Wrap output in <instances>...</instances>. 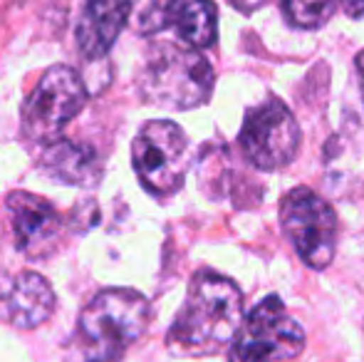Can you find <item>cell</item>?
Here are the masks:
<instances>
[{
	"instance_id": "obj_1",
	"label": "cell",
	"mask_w": 364,
	"mask_h": 362,
	"mask_svg": "<svg viewBox=\"0 0 364 362\" xmlns=\"http://www.w3.org/2000/svg\"><path fill=\"white\" fill-rule=\"evenodd\" d=\"M243 325V295L225 275L198 271L168 343L188 355H213L230 345Z\"/></svg>"
},
{
	"instance_id": "obj_2",
	"label": "cell",
	"mask_w": 364,
	"mask_h": 362,
	"mask_svg": "<svg viewBox=\"0 0 364 362\" xmlns=\"http://www.w3.org/2000/svg\"><path fill=\"white\" fill-rule=\"evenodd\" d=\"M149 325V303L132 288H109L85 305L77 328L80 362H117Z\"/></svg>"
},
{
	"instance_id": "obj_3",
	"label": "cell",
	"mask_w": 364,
	"mask_h": 362,
	"mask_svg": "<svg viewBox=\"0 0 364 362\" xmlns=\"http://www.w3.org/2000/svg\"><path fill=\"white\" fill-rule=\"evenodd\" d=\"M141 92L151 105L168 110H193L213 92V70L196 48L186 43H164L149 53Z\"/></svg>"
},
{
	"instance_id": "obj_4",
	"label": "cell",
	"mask_w": 364,
	"mask_h": 362,
	"mask_svg": "<svg viewBox=\"0 0 364 362\" xmlns=\"http://www.w3.org/2000/svg\"><path fill=\"white\" fill-rule=\"evenodd\" d=\"M280 223L297 256L315 271L332 263L337 248V213L320 193L307 186H295L280 201Z\"/></svg>"
},
{
	"instance_id": "obj_5",
	"label": "cell",
	"mask_w": 364,
	"mask_h": 362,
	"mask_svg": "<svg viewBox=\"0 0 364 362\" xmlns=\"http://www.w3.org/2000/svg\"><path fill=\"white\" fill-rule=\"evenodd\" d=\"M305 348V333L285 310L283 300L270 295L243 320L230 343L228 362H280L292 360Z\"/></svg>"
},
{
	"instance_id": "obj_6",
	"label": "cell",
	"mask_w": 364,
	"mask_h": 362,
	"mask_svg": "<svg viewBox=\"0 0 364 362\" xmlns=\"http://www.w3.org/2000/svg\"><path fill=\"white\" fill-rule=\"evenodd\" d=\"M87 90L80 75L70 68H53L43 75L38 87L23 107V134L28 142L50 147L60 139L70 119L80 115Z\"/></svg>"
},
{
	"instance_id": "obj_7",
	"label": "cell",
	"mask_w": 364,
	"mask_h": 362,
	"mask_svg": "<svg viewBox=\"0 0 364 362\" xmlns=\"http://www.w3.org/2000/svg\"><path fill=\"white\" fill-rule=\"evenodd\" d=\"M132 156L146 191L161 198L171 196L181 188L188 171V139L173 122H149L136 134Z\"/></svg>"
},
{
	"instance_id": "obj_8",
	"label": "cell",
	"mask_w": 364,
	"mask_h": 362,
	"mask_svg": "<svg viewBox=\"0 0 364 362\" xmlns=\"http://www.w3.org/2000/svg\"><path fill=\"white\" fill-rule=\"evenodd\" d=\"M245 159L263 171L288 166L300 147V129L292 112L283 102H263L245 115L238 134Z\"/></svg>"
},
{
	"instance_id": "obj_9",
	"label": "cell",
	"mask_w": 364,
	"mask_h": 362,
	"mask_svg": "<svg viewBox=\"0 0 364 362\" xmlns=\"http://www.w3.org/2000/svg\"><path fill=\"white\" fill-rule=\"evenodd\" d=\"M10 223H13L15 246L28 256H43L55 246L60 236V216L45 198L33 193H10L8 196Z\"/></svg>"
},
{
	"instance_id": "obj_10",
	"label": "cell",
	"mask_w": 364,
	"mask_h": 362,
	"mask_svg": "<svg viewBox=\"0 0 364 362\" xmlns=\"http://www.w3.org/2000/svg\"><path fill=\"white\" fill-rule=\"evenodd\" d=\"M132 20V0H85L77 23V45L87 60H102Z\"/></svg>"
},
{
	"instance_id": "obj_11",
	"label": "cell",
	"mask_w": 364,
	"mask_h": 362,
	"mask_svg": "<svg viewBox=\"0 0 364 362\" xmlns=\"http://www.w3.org/2000/svg\"><path fill=\"white\" fill-rule=\"evenodd\" d=\"M5 308H8V320L15 328L33 330L53 315L55 293L40 273L23 271L15 275Z\"/></svg>"
},
{
	"instance_id": "obj_12",
	"label": "cell",
	"mask_w": 364,
	"mask_h": 362,
	"mask_svg": "<svg viewBox=\"0 0 364 362\" xmlns=\"http://www.w3.org/2000/svg\"><path fill=\"white\" fill-rule=\"evenodd\" d=\"M45 174L63 183H75V186H95L100 181V159L97 151L87 144H75L68 139H58L45 149L40 159Z\"/></svg>"
},
{
	"instance_id": "obj_13",
	"label": "cell",
	"mask_w": 364,
	"mask_h": 362,
	"mask_svg": "<svg viewBox=\"0 0 364 362\" xmlns=\"http://www.w3.org/2000/svg\"><path fill=\"white\" fill-rule=\"evenodd\" d=\"M173 25L188 48H211L218 35V10L211 0H183Z\"/></svg>"
},
{
	"instance_id": "obj_14",
	"label": "cell",
	"mask_w": 364,
	"mask_h": 362,
	"mask_svg": "<svg viewBox=\"0 0 364 362\" xmlns=\"http://www.w3.org/2000/svg\"><path fill=\"white\" fill-rule=\"evenodd\" d=\"M183 0H136L132 5V25L139 35H156L176 20Z\"/></svg>"
},
{
	"instance_id": "obj_15",
	"label": "cell",
	"mask_w": 364,
	"mask_h": 362,
	"mask_svg": "<svg viewBox=\"0 0 364 362\" xmlns=\"http://www.w3.org/2000/svg\"><path fill=\"white\" fill-rule=\"evenodd\" d=\"M342 0H283V13L292 28L317 30L337 13Z\"/></svg>"
},
{
	"instance_id": "obj_16",
	"label": "cell",
	"mask_w": 364,
	"mask_h": 362,
	"mask_svg": "<svg viewBox=\"0 0 364 362\" xmlns=\"http://www.w3.org/2000/svg\"><path fill=\"white\" fill-rule=\"evenodd\" d=\"M228 3H233L238 10H243V13H253V10L263 8L268 0H228Z\"/></svg>"
},
{
	"instance_id": "obj_17",
	"label": "cell",
	"mask_w": 364,
	"mask_h": 362,
	"mask_svg": "<svg viewBox=\"0 0 364 362\" xmlns=\"http://www.w3.org/2000/svg\"><path fill=\"white\" fill-rule=\"evenodd\" d=\"M345 8L350 15L360 18V15H364V0H345Z\"/></svg>"
},
{
	"instance_id": "obj_18",
	"label": "cell",
	"mask_w": 364,
	"mask_h": 362,
	"mask_svg": "<svg viewBox=\"0 0 364 362\" xmlns=\"http://www.w3.org/2000/svg\"><path fill=\"white\" fill-rule=\"evenodd\" d=\"M357 70H360V78H362V92H364V53L357 55Z\"/></svg>"
}]
</instances>
